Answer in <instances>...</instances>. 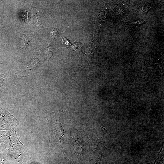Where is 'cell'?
<instances>
[{"label": "cell", "instance_id": "obj_1", "mask_svg": "<svg viewBox=\"0 0 164 164\" xmlns=\"http://www.w3.org/2000/svg\"><path fill=\"white\" fill-rule=\"evenodd\" d=\"M23 36L21 40V44L23 47H25L28 44L29 38Z\"/></svg>", "mask_w": 164, "mask_h": 164}]
</instances>
